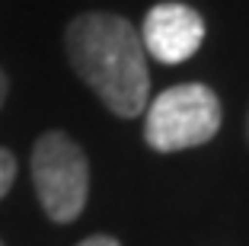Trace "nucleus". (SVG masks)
Masks as SVG:
<instances>
[{"mask_svg":"<svg viewBox=\"0 0 249 246\" xmlns=\"http://www.w3.org/2000/svg\"><path fill=\"white\" fill-rule=\"evenodd\" d=\"M67 58L80 80L118 118L144 112L150 74L141 36L124 16L83 13L67 26Z\"/></svg>","mask_w":249,"mask_h":246,"instance_id":"1","label":"nucleus"},{"mask_svg":"<svg viewBox=\"0 0 249 246\" xmlns=\"http://www.w3.org/2000/svg\"><path fill=\"white\" fill-rule=\"evenodd\" d=\"M220 131V99L205 83H179L150 102L144 125L147 144L160 153L208 144Z\"/></svg>","mask_w":249,"mask_h":246,"instance_id":"2","label":"nucleus"},{"mask_svg":"<svg viewBox=\"0 0 249 246\" xmlns=\"http://www.w3.org/2000/svg\"><path fill=\"white\" fill-rule=\"evenodd\" d=\"M32 182L45 214L67 224L80 217L89 195V163L80 144L64 131H48L36 141L32 151Z\"/></svg>","mask_w":249,"mask_h":246,"instance_id":"3","label":"nucleus"},{"mask_svg":"<svg viewBox=\"0 0 249 246\" xmlns=\"http://www.w3.org/2000/svg\"><path fill=\"white\" fill-rule=\"evenodd\" d=\"M205 42V19L185 3H157L144 16L141 45L160 64H182Z\"/></svg>","mask_w":249,"mask_h":246,"instance_id":"4","label":"nucleus"},{"mask_svg":"<svg viewBox=\"0 0 249 246\" xmlns=\"http://www.w3.org/2000/svg\"><path fill=\"white\" fill-rule=\"evenodd\" d=\"M13 179H16V157L10 151H3V147H0V198L10 192Z\"/></svg>","mask_w":249,"mask_h":246,"instance_id":"5","label":"nucleus"},{"mask_svg":"<svg viewBox=\"0 0 249 246\" xmlns=\"http://www.w3.org/2000/svg\"><path fill=\"white\" fill-rule=\"evenodd\" d=\"M77 246H122V243H118L115 237H103V233H99V237H87L83 243H77Z\"/></svg>","mask_w":249,"mask_h":246,"instance_id":"6","label":"nucleus"},{"mask_svg":"<svg viewBox=\"0 0 249 246\" xmlns=\"http://www.w3.org/2000/svg\"><path fill=\"white\" fill-rule=\"evenodd\" d=\"M3 99H7V74L0 71V106H3Z\"/></svg>","mask_w":249,"mask_h":246,"instance_id":"7","label":"nucleus"},{"mask_svg":"<svg viewBox=\"0 0 249 246\" xmlns=\"http://www.w3.org/2000/svg\"><path fill=\"white\" fill-rule=\"evenodd\" d=\"M0 246H3V243H0Z\"/></svg>","mask_w":249,"mask_h":246,"instance_id":"8","label":"nucleus"}]
</instances>
